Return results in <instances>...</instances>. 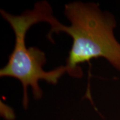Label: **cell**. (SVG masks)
<instances>
[{
  "instance_id": "cell-2",
  "label": "cell",
  "mask_w": 120,
  "mask_h": 120,
  "mask_svg": "<svg viewBox=\"0 0 120 120\" xmlns=\"http://www.w3.org/2000/svg\"><path fill=\"white\" fill-rule=\"evenodd\" d=\"M0 12L10 25L15 35L14 48L8 57V62L0 70V76L15 78L21 82L23 92L22 102L24 109H27L28 86L32 88L34 98L38 100L43 95L39 81L43 79L56 85L64 73L70 75V69L66 65L51 71H44L43 66L46 62L45 53L37 47H27L26 44L27 32L31 26L41 22H47L52 26L57 19L53 16L52 7L46 1L36 3L32 10L23 12L20 15L10 14L2 9Z\"/></svg>"
},
{
  "instance_id": "cell-1",
  "label": "cell",
  "mask_w": 120,
  "mask_h": 120,
  "mask_svg": "<svg viewBox=\"0 0 120 120\" xmlns=\"http://www.w3.org/2000/svg\"><path fill=\"white\" fill-rule=\"evenodd\" d=\"M64 13L70 26L58 21L51 27L47 38L54 42L52 34L63 32L72 39L66 59L70 75L81 78L83 71L79 64L99 57L105 58L120 71V43L114 34L116 22L113 15L102 11L96 3L79 1L66 4Z\"/></svg>"
}]
</instances>
